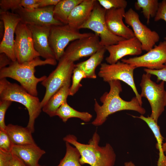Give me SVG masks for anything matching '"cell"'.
Segmentation results:
<instances>
[{
    "label": "cell",
    "instance_id": "obj_36",
    "mask_svg": "<svg viewBox=\"0 0 166 166\" xmlns=\"http://www.w3.org/2000/svg\"><path fill=\"white\" fill-rule=\"evenodd\" d=\"M13 154L0 150V166H9Z\"/></svg>",
    "mask_w": 166,
    "mask_h": 166
},
{
    "label": "cell",
    "instance_id": "obj_4",
    "mask_svg": "<svg viewBox=\"0 0 166 166\" xmlns=\"http://www.w3.org/2000/svg\"><path fill=\"white\" fill-rule=\"evenodd\" d=\"M0 99L17 102L24 106L29 115L26 127L32 133L34 132L35 120L42 110L38 97L30 94L21 85L4 78L0 79Z\"/></svg>",
    "mask_w": 166,
    "mask_h": 166
},
{
    "label": "cell",
    "instance_id": "obj_30",
    "mask_svg": "<svg viewBox=\"0 0 166 166\" xmlns=\"http://www.w3.org/2000/svg\"><path fill=\"white\" fill-rule=\"evenodd\" d=\"M99 4L106 10L112 9H124L127 5L125 0H98Z\"/></svg>",
    "mask_w": 166,
    "mask_h": 166
},
{
    "label": "cell",
    "instance_id": "obj_10",
    "mask_svg": "<svg viewBox=\"0 0 166 166\" xmlns=\"http://www.w3.org/2000/svg\"><path fill=\"white\" fill-rule=\"evenodd\" d=\"M15 34L14 53L19 63L31 61L40 56L34 48L32 34L27 25L20 22Z\"/></svg>",
    "mask_w": 166,
    "mask_h": 166
},
{
    "label": "cell",
    "instance_id": "obj_25",
    "mask_svg": "<svg viewBox=\"0 0 166 166\" xmlns=\"http://www.w3.org/2000/svg\"><path fill=\"white\" fill-rule=\"evenodd\" d=\"M83 0H60L54 6V18L63 24H68L69 15L74 8Z\"/></svg>",
    "mask_w": 166,
    "mask_h": 166
},
{
    "label": "cell",
    "instance_id": "obj_6",
    "mask_svg": "<svg viewBox=\"0 0 166 166\" xmlns=\"http://www.w3.org/2000/svg\"><path fill=\"white\" fill-rule=\"evenodd\" d=\"M58 61L56 68L42 82V84L46 89L44 96L41 101L42 109L55 93L71 81L75 64L63 56Z\"/></svg>",
    "mask_w": 166,
    "mask_h": 166
},
{
    "label": "cell",
    "instance_id": "obj_31",
    "mask_svg": "<svg viewBox=\"0 0 166 166\" xmlns=\"http://www.w3.org/2000/svg\"><path fill=\"white\" fill-rule=\"evenodd\" d=\"M14 145L5 130L0 129V150L11 152Z\"/></svg>",
    "mask_w": 166,
    "mask_h": 166
},
{
    "label": "cell",
    "instance_id": "obj_32",
    "mask_svg": "<svg viewBox=\"0 0 166 166\" xmlns=\"http://www.w3.org/2000/svg\"><path fill=\"white\" fill-rule=\"evenodd\" d=\"M21 0H0V11H8L11 10L12 12L21 7Z\"/></svg>",
    "mask_w": 166,
    "mask_h": 166
},
{
    "label": "cell",
    "instance_id": "obj_22",
    "mask_svg": "<svg viewBox=\"0 0 166 166\" xmlns=\"http://www.w3.org/2000/svg\"><path fill=\"white\" fill-rule=\"evenodd\" d=\"M5 130L14 145L36 144L32 132L26 127L9 124Z\"/></svg>",
    "mask_w": 166,
    "mask_h": 166
},
{
    "label": "cell",
    "instance_id": "obj_21",
    "mask_svg": "<svg viewBox=\"0 0 166 166\" xmlns=\"http://www.w3.org/2000/svg\"><path fill=\"white\" fill-rule=\"evenodd\" d=\"M71 81L67 82L55 93L42 107V110L50 117L56 116L57 110L64 103L67 102L69 96Z\"/></svg>",
    "mask_w": 166,
    "mask_h": 166
},
{
    "label": "cell",
    "instance_id": "obj_8",
    "mask_svg": "<svg viewBox=\"0 0 166 166\" xmlns=\"http://www.w3.org/2000/svg\"><path fill=\"white\" fill-rule=\"evenodd\" d=\"M136 68L132 65L120 61L113 64L103 63L101 64L98 75L105 82L119 80L126 83L132 88L142 105V97L138 92L134 79L133 73Z\"/></svg>",
    "mask_w": 166,
    "mask_h": 166
},
{
    "label": "cell",
    "instance_id": "obj_18",
    "mask_svg": "<svg viewBox=\"0 0 166 166\" xmlns=\"http://www.w3.org/2000/svg\"><path fill=\"white\" fill-rule=\"evenodd\" d=\"M27 25L32 34L34 48L40 56L45 59H56L48 41L51 26Z\"/></svg>",
    "mask_w": 166,
    "mask_h": 166
},
{
    "label": "cell",
    "instance_id": "obj_28",
    "mask_svg": "<svg viewBox=\"0 0 166 166\" xmlns=\"http://www.w3.org/2000/svg\"><path fill=\"white\" fill-rule=\"evenodd\" d=\"M65 143V155L57 166H83L80 162L81 154L77 148L67 142Z\"/></svg>",
    "mask_w": 166,
    "mask_h": 166
},
{
    "label": "cell",
    "instance_id": "obj_16",
    "mask_svg": "<svg viewBox=\"0 0 166 166\" xmlns=\"http://www.w3.org/2000/svg\"><path fill=\"white\" fill-rule=\"evenodd\" d=\"M105 47L109 54L105 58L109 64L115 63L127 56L139 55L143 51L140 42L135 37L124 39L116 44Z\"/></svg>",
    "mask_w": 166,
    "mask_h": 166
},
{
    "label": "cell",
    "instance_id": "obj_26",
    "mask_svg": "<svg viewBox=\"0 0 166 166\" xmlns=\"http://www.w3.org/2000/svg\"><path fill=\"white\" fill-rule=\"evenodd\" d=\"M56 116H58L62 121L65 123L71 118H78L85 122L89 121L92 115L87 112L78 111L70 106L66 102L63 104L57 110Z\"/></svg>",
    "mask_w": 166,
    "mask_h": 166
},
{
    "label": "cell",
    "instance_id": "obj_41",
    "mask_svg": "<svg viewBox=\"0 0 166 166\" xmlns=\"http://www.w3.org/2000/svg\"><path fill=\"white\" fill-rule=\"evenodd\" d=\"M5 31V28L4 23L2 21H0V37L2 39L3 38Z\"/></svg>",
    "mask_w": 166,
    "mask_h": 166
},
{
    "label": "cell",
    "instance_id": "obj_14",
    "mask_svg": "<svg viewBox=\"0 0 166 166\" xmlns=\"http://www.w3.org/2000/svg\"><path fill=\"white\" fill-rule=\"evenodd\" d=\"M54 6L28 10L20 7L13 13L17 14L21 22L26 25L57 26L63 25L56 20L53 15Z\"/></svg>",
    "mask_w": 166,
    "mask_h": 166
},
{
    "label": "cell",
    "instance_id": "obj_24",
    "mask_svg": "<svg viewBox=\"0 0 166 166\" xmlns=\"http://www.w3.org/2000/svg\"><path fill=\"white\" fill-rule=\"evenodd\" d=\"M132 116L133 117L141 119L145 121L153 132L155 137L157 143L156 148L159 150V158L157 161V166H166V156L163 150V141L164 139L160 130V128L157 123L150 117H145L141 115L140 116Z\"/></svg>",
    "mask_w": 166,
    "mask_h": 166
},
{
    "label": "cell",
    "instance_id": "obj_33",
    "mask_svg": "<svg viewBox=\"0 0 166 166\" xmlns=\"http://www.w3.org/2000/svg\"><path fill=\"white\" fill-rule=\"evenodd\" d=\"M12 102V101L7 100H0V129H6V125L5 122V115Z\"/></svg>",
    "mask_w": 166,
    "mask_h": 166
},
{
    "label": "cell",
    "instance_id": "obj_27",
    "mask_svg": "<svg viewBox=\"0 0 166 166\" xmlns=\"http://www.w3.org/2000/svg\"><path fill=\"white\" fill-rule=\"evenodd\" d=\"M159 5L158 0H137L134 4V7L136 10H142L147 23L149 24L150 18L155 17Z\"/></svg>",
    "mask_w": 166,
    "mask_h": 166
},
{
    "label": "cell",
    "instance_id": "obj_42",
    "mask_svg": "<svg viewBox=\"0 0 166 166\" xmlns=\"http://www.w3.org/2000/svg\"><path fill=\"white\" fill-rule=\"evenodd\" d=\"M124 166H135L134 164L132 161L127 162L124 163Z\"/></svg>",
    "mask_w": 166,
    "mask_h": 166
},
{
    "label": "cell",
    "instance_id": "obj_3",
    "mask_svg": "<svg viewBox=\"0 0 166 166\" xmlns=\"http://www.w3.org/2000/svg\"><path fill=\"white\" fill-rule=\"evenodd\" d=\"M57 63L56 59L42 60L39 57L31 61L22 64L17 61L13 62L9 66L0 69V79L9 77L15 80L28 93L37 96L38 94L37 84L44 81L47 77L43 76L39 78L36 77L34 75L35 68L46 65H55Z\"/></svg>",
    "mask_w": 166,
    "mask_h": 166
},
{
    "label": "cell",
    "instance_id": "obj_45",
    "mask_svg": "<svg viewBox=\"0 0 166 166\" xmlns=\"http://www.w3.org/2000/svg\"></svg>",
    "mask_w": 166,
    "mask_h": 166
},
{
    "label": "cell",
    "instance_id": "obj_29",
    "mask_svg": "<svg viewBox=\"0 0 166 166\" xmlns=\"http://www.w3.org/2000/svg\"><path fill=\"white\" fill-rule=\"evenodd\" d=\"M86 77L84 72L80 68L75 66L72 76V83L70 86L69 96H73L82 86L81 84V80L85 78Z\"/></svg>",
    "mask_w": 166,
    "mask_h": 166
},
{
    "label": "cell",
    "instance_id": "obj_11",
    "mask_svg": "<svg viewBox=\"0 0 166 166\" xmlns=\"http://www.w3.org/2000/svg\"><path fill=\"white\" fill-rule=\"evenodd\" d=\"M124 19L126 23L132 27L134 36L140 42L143 51H149L159 41L158 33L143 24L138 14L132 9L129 8L125 12Z\"/></svg>",
    "mask_w": 166,
    "mask_h": 166
},
{
    "label": "cell",
    "instance_id": "obj_17",
    "mask_svg": "<svg viewBox=\"0 0 166 166\" xmlns=\"http://www.w3.org/2000/svg\"><path fill=\"white\" fill-rule=\"evenodd\" d=\"M125 12L123 8L106 10L105 19L108 30L112 34L128 39L135 36L132 30L123 22Z\"/></svg>",
    "mask_w": 166,
    "mask_h": 166
},
{
    "label": "cell",
    "instance_id": "obj_23",
    "mask_svg": "<svg viewBox=\"0 0 166 166\" xmlns=\"http://www.w3.org/2000/svg\"><path fill=\"white\" fill-rule=\"evenodd\" d=\"M106 50L105 47H102L88 59L75 64V66L80 68L84 72L86 78H96V69L102 63Z\"/></svg>",
    "mask_w": 166,
    "mask_h": 166
},
{
    "label": "cell",
    "instance_id": "obj_34",
    "mask_svg": "<svg viewBox=\"0 0 166 166\" xmlns=\"http://www.w3.org/2000/svg\"><path fill=\"white\" fill-rule=\"evenodd\" d=\"M144 71L146 73L156 76L157 77V82L160 81L166 82V63L161 69L156 70L144 68Z\"/></svg>",
    "mask_w": 166,
    "mask_h": 166
},
{
    "label": "cell",
    "instance_id": "obj_20",
    "mask_svg": "<svg viewBox=\"0 0 166 166\" xmlns=\"http://www.w3.org/2000/svg\"><path fill=\"white\" fill-rule=\"evenodd\" d=\"M96 2V0H83L72 10L68 18V24L79 30L89 17Z\"/></svg>",
    "mask_w": 166,
    "mask_h": 166
},
{
    "label": "cell",
    "instance_id": "obj_40",
    "mask_svg": "<svg viewBox=\"0 0 166 166\" xmlns=\"http://www.w3.org/2000/svg\"><path fill=\"white\" fill-rule=\"evenodd\" d=\"M9 166H27L19 158L13 154Z\"/></svg>",
    "mask_w": 166,
    "mask_h": 166
},
{
    "label": "cell",
    "instance_id": "obj_12",
    "mask_svg": "<svg viewBox=\"0 0 166 166\" xmlns=\"http://www.w3.org/2000/svg\"><path fill=\"white\" fill-rule=\"evenodd\" d=\"M121 61L136 68L144 67L150 69H160L166 63V40L160 42L151 50L141 56L122 59Z\"/></svg>",
    "mask_w": 166,
    "mask_h": 166
},
{
    "label": "cell",
    "instance_id": "obj_1",
    "mask_svg": "<svg viewBox=\"0 0 166 166\" xmlns=\"http://www.w3.org/2000/svg\"><path fill=\"white\" fill-rule=\"evenodd\" d=\"M108 83L110 86L109 91L105 93L100 98L102 105H100L96 100L94 99V110L96 117L92 122V124L95 126H101L105 122L110 115L122 110H133L142 115L145 113V109L136 96L129 101L121 98L120 94L122 89L120 81L113 80Z\"/></svg>",
    "mask_w": 166,
    "mask_h": 166
},
{
    "label": "cell",
    "instance_id": "obj_2",
    "mask_svg": "<svg viewBox=\"0 0 166 166\" xmlns=\"http://www.w3.org/2000/svg\"><path fill=\"white\" fill-rule=\"evenodd\" d=\"M63 140L73 145L79 151L81 165L88 164L91 166H114L116 156L115 151L109 143L104 146L99 145L100 137L97 130L94 132L88 144L79 142L73 135L69 134Z\"/></svg>",
    "mask_w": 166,
    "mask_h": 166
},
{
    "label": "cell",
    "instance_id": "obj_9",
    "mask_svg": "<svg viewBox=\"0 0 166 166\" xmlns=\"http://www.w3.org/2000/svg\"><path fill=\"white\" fill-rule=\"evenodd\" d=\"M106 10L97 0L89 17L79 28V30L88 29L92 30L100 38L101 45L105 47L116 44L125 39L113 34L109 30L105 19Z\"/></svg>",
    "mask_w": 166,
    "mask_h": 166
},
{
    "label": "cell",
    "instance_id": "obj_5",
    "mask_svg": "<svg viewBox=\"0 0 166 166\" xmlns=\"http://www.w3.org/2000/svg\"><path fill=\"white\" fill-rule=\"evenodd\" d=\"M151 75L148 73L142 75L140 84L141 88L140 95L148 101L152 111L150 117L157 123L166 106V91L164 81L157 84L151 80Z\"/></svg>",
    "mask_w": 166,
    "mask_h": 166
},
{
    "label": "cell",
    "instance_id": "obj_37",
    "mask_svg": "<svg viewBox=\"0 0 166 166\" xmlns=\"http://www.w3.org/2000/svg\"><path fill=\"white\" fill-rule=\"evenodd\" d=\"M38 0H21V6L26 10H31L38 8Z\"/></svg>",
    "mask_w": 166,
    "mask_h": 166
},
{
    "label": "cell",
    "instance_id": "obj_44",
    "mask_svg": "<svg viewBox=\"0 0 166 166\" xmlns=\"http://www.w3.org/2000/svg\"><path fill=\"white\" fill-rule=\"evenodd\" d=\"M38 166H42V165H40L39 164V165H38Z\"/></svg>",
    "mask_w": 166,
    "mask_h": 166
},
{
    "label": "cell",
    "instance_id": "obj_13",
    "mask_svg": "<svg viewBox=\"0 0 166 166\" xmlns=\"http://www.w3.org/2000/svg\"><path fill=\"white\" fill-rule=\"evenodd\" d=\"M100 40L99 36L95 34L77 39L67 47L63 56L73 62L82 57L90 56L103 46Z\"/></svg>",
    "mask_w": 166,
    "mask_h": 166
},
{
    "label": "cell",
    "instance_id": "obj_15",
    "mask_svg": "<svg viewBox=\"0 0 166 166\" xmlns=\"http://www.w3.org/2000/svg\"><path fill=\"white\" fill-rule=\"evenodd\" d=\"M0 20L4 25L5 31L0 44V53H5L13 62L17 61L14 45V34L16 28L21 22L19 16L16 14L10 12L0 11Z\"/></svg>",
    "mask_w": 166,
    "mask_h": 166
},
{
    "label": "cell",
    "instance_id": "obj_35",
    "mask_svg": "<svg viewBox=\"0 0 166 166\" xmlns=\"http://www.w3.org/2000/svg\"><path fill=\"white\" fill-rule=\"evenodd\" d=\"M162 19L166 22V0H163L159 3L158 9L155 17L154 18L155 21H158ZM166 40V37L164 38Z\"/></svg>",
    "mask_w": 166,
    "mask_h": 166
},
{
    "label": "cell",
    "instance_id": "obj_39",
    "mask_svg": "<svg viewBox=\"0 0 166 166\" xmlns=\"http://www.w3.org/2000/svg\"><path fill=\"white\" fill-rule=\"evenodd\" d=\"M60 0H38V8L56 6Z\"/></svg>",
    "mask_w": 166,
    "mask_h": 166
},
{
    "label": "cell",
    "instance_id": "obj_43",
    "mask_svg": "<svg viewBox=\"0 0 166 166\" xmlns=\"http://www.w3.org/2000/svg\"><path fill=\"white\" fill-rule=\"evenodd\" d=\"M165 107H166V105ZM162 148H163V150L164 152H165L166 153V138L165 139V142L164 143H163V144Z\"/></svg>",
    "mask_w": 166,
    "mask_h": 166
},
{
    "label": "cell",
    "instance_id": "obj_38",
    "mask_svg": "<svg viewBox=\"0 0 166 166\" xmlns=\"http://www.w3.org/2000/svg\"><path fill=\"white\" fill-rule=\"evenodd\" d=\"M12 62V61L5 53H0V69L6 67L8 65H9Z\"/></svg>",
    "mask_w": 166,
    "mask_h": 166
},
{
    "label": "cell",
    "instance_id": "obj_19",
    "mask_svg": "<svg viewBox=\"0 0 166 166\" xmlns=\"http://www.w3.org/2000/svg\"><path fill=\"white\" fill-rule=\"evenodd\" d=\"M11 152L27 166H38L39 160L45 152L36 144L14 145Z\"/></svg>",
    "mask_w": 166,
    "mask_h": 166
},
{
    "label": "cell",
    "instance_id": "obj_7",
    "mask_svg": "<svg viewBox=\"0 0 166 166\" xmlns=\"http://www.w3.org/2000/svg\"><path fill=\"white\" fill-rule=\"evenodd\" d=\"M93 34L80 33L79 30L68 24L52 26L49 37V43L56 59L59 61L63 56L65 47L70 42L89 37Z\"/></svg>",
    "mask_w": 166,
    "mask_h": 166
}]
</instances>
